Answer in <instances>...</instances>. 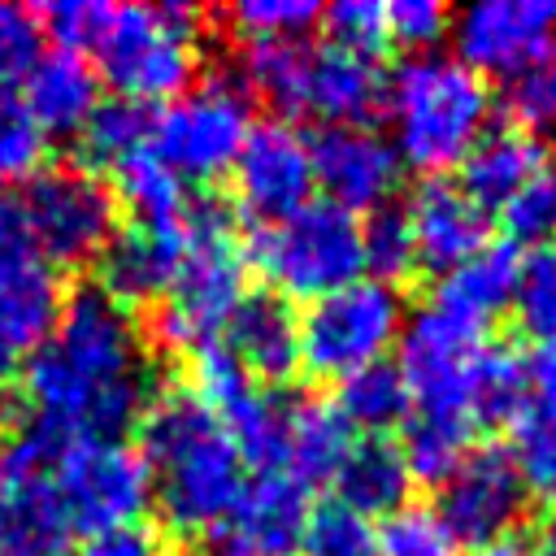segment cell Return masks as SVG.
<instances>
[{
  "instance_id": "cell-1",
  "label": "cell",
  "mask_w": 556,
  "mask_h": 556,
  "mask_svg": "<svg viewBox=\"0 0 556 556\" xmlns=\"http://www.w3.org/2000/svg\"><path fill=\"white\" fill-rule=\"evenodd\" d=\"M148 348L139 321L100 287L61 300V313L26 361L35 426L56 434L117 439L148 408Z\"/></svg>"
},
{
  "instance_id": "cell-2",
  "label": "cell",
  "mask_w": 556,
  "mask_h": 556,
  "mask_svg": "<svg viewBox=\"0 0 556 556\" xmlns=\"http://www.w3.org/2000/svg\"><path fill=\"white\" fill-rule=\"evenodd\" d=\"M39 22L61 48L78 56L87 52L96 61V78L130 104H169L191 87L200 65V13L191 4L56 0L39 13Z\"/></svg>"
},
{
  "instance_id": "cell-3",
  "label": "cell",
  "mask_w": 556,
  "mask_h": 556,
  "mask_svg": "<svg viewBox=\"0 0 556 556\" xmlns=\"http://www.w3.org/2000/svg\"><path fill=\"white\" fill-rule=\"evenodd\" d=\"M139 460L165 526L178 534H213L226 526L248 486V460L230 430L187 387L161 391L139 413Z\"/></svg>"
},
{
  "instance_id": "cell-4",
  "label": "cell",
  "mask_w": 556,
  "mask_h": 556,
  "mask_svg": "<svg viewBox=\"0 0 556 556\" xmlns=\"http://www.w3.org/2000/svg\"><path fill=\"white\" fill-rule=\"evenodd\" d=\"M382 104L391 117V143L413 169L439 174L486 135L491 91L469 65L447 52H413L382 83Z\"/></svg>"
},
{
  "instance_id": "cell-5",
  "label": "cell",
  "mask_w": 556,
  "mask_h": 556,
  "mask_svg": "<svg viewBox=\"0 0 556 556\" xmlns=\"http://www.w3.org/2000/svg\"><path fill=\"white\" fill-rule=\"evenodd\" d=\"M243 74L282 113H308L326 126H365V117L382 100L378 65L334 43H252L243 56Z\"/></svg>"
},
{
  "instance_id": "cell-6",
  "label": "cell",
  "mask_w": 556,
  "mask_h": 556,
  "mask_svg": "<svg viewBox=\"0 0 556 556\" xmlns=\"http://www.w3.org/2000/svg\"><path fill=\"white\" fill-rule=\"evenodd\" d=\"M243 295V256L226 213L217 204H191L187 252L156 317L161 343L187 352L191 361L222 348V330Z\"/></svg>"
},
{
  "instance_id": "cell-7",
  "label": "cell",
  "mask_w": 556,
  "mask_h": 556,
  "mask_svg": "<svg viewBox=\"0 0 556 556\" xmlns=\"http://www.w3.org/2000/svg\"><path fill=\"white\" fill-rule=\"evenodd\" d=\"M252 256L278 291L321 300L361 278V222L330 200H308L291 217L261 226Z\"/></svg>"
},
{
  "instance_id": "cell-8",
  "label": "cell",
  "mask_w": 556,
  "mask_h": 556,
  "mask_svg": "<svg viewBox=\"0 0 556 556\" xmlns=\"http://www.w3.org/2000/svg\"><path fill=\"white\" fill-rule=\"evenodd\" d=\"M52 486L70 517V530H126L139 526L152 482L135 447L122 439H96V434H56L52 443Z\"/></svg>"
},
{
  "instance_id": "cell-9",
  "label": "cell",
  "mask_w": 556,
  "mask_h": 556,
  "mask_svg": "<svg viewBox=\"0 0 556 556\" xmlns=\"http://www.w3.org/2000/svg\"><path fill=\"white\" fill-rule=\"evenodd\" d=\"M404 330V304L395 287L378 278H356L308 304L300 317V365L317 378H348L369 369L395 348Z\"/></svg>"
},
{
  "instance_id": "cell-10",
  "label": "cell",
  "mask_w": 556,
  "mask_h": 556,
  "mask_svg": "<svg viewBox=\"0 0 556 556\" xmlns=\"http://www.w3.org/2000/svg\"><path fill=\"white\" fill-rule=\"evenodd\" d=\"M13 213H17V226L30 239V248L52 269L96 261L117 230L113 191L100 182V174H91L83 165L39 169L26 182Z\"/></svg>"
},
{
  "instance_id": "cell-11",
  "label": "cell",
  "mask_w": 556,
  "mask_h": 556,
  "mask_svg": "<svg viewBox=\"0 0 556 556\" xmlns=\"http://www.w3.org/2000/svg\"><path fill=\"white\" fill-rule=\"evenodd\" d=\"M252 135V104L235 78H204L152 117V156L178 178H217Z\"/></svg>"
},
{
  "instance_id": "cell-12",
  "label": "cell",
  "mask_w": 556,
  "mask_h": 556,
  "mask_svg": "<svg viewBox=\"0 0 556 556\" xmlns=\"http://www.w3.org/2000/svg\"><path fill=\"white\" fill-rule=\"evenodd\" d=\"M400 378L417 413H447L469 421V387L482 365V326L447 313L443 304L417 308L400 330Z\"/></svg>"
},
{
  "instance_id": "cell-13",
  "label": "cell",
  "mask_w": 556,
  "mask_h": 556,
  "mask_svg": "<svg viewBox=\"0 0 556 556\" xmlns=\"http://www.w3.org/2000/svg\"><path fill=\"white\" fill-rule=\"evenodd\" d=\"M52 443L56 430L26 426L0 456V556H61L74 534L48 469Z\"/></svg>"
},
{
  "instance_id": "cell-14",
  "label": "cell",
  "mask_w": 556,
  "mask_h": 556,
  "mask_svg": "<svg viewBox=\"0 0 556 556\" xmlns=\"http://www.w3.org/2000/svg\"><path fill=\"white\" fill-rule=\"evenodd\" d=\"M452 43L478 78H521L556 48V0H478L452 13Z\"/></svg>"
},
{
  "instance_id": "cell-15",
  "label": "cell",
  "mask_w": 556,
  "mask_h": 556,
  "mask_svg": "<svg viewBox=\"0 0 556 556\" xmlns=\"http://www.w3.org/2000/svg\"><path fill=\"white\" fill-rule=\"evenodd\" d=\"M61 313V278L30 248L17 213L0 230V382H9L48 339Z\"/></svg>"
},
{
  "instance_id": "cell-16",
  "label": "cell",
  "mask_w": 556,
  "mask_h": 556,
  "mask_svg": "<svg viewBox=\"0 0 556 556\" xmlns=\"http://www.w3.org/2000/svg\"><path fill=\"white\" fill-rule=\"evenodd\" d=\"M526 513V486L500 447L469 452L443 482H439V508L434 517L456 543H473L478 552L491 543H504V534Z\"/></svg>"
},
{
  "instance_id": "cell-17",
  "label": "cell",
  "mask_w": 556,
  "mask_h": 556,
  "mask_svg": "<svg viewBox=\"0 0 556 556\" xmlns=\"http://www.w3.org/2000/svg\"><path fill=\"white\" fill-rule=\"evenodd\" d=\"M308 156H313V187H321L326 200L348 213L387 208L404 174L395 143L369 126H321L308 139Z\"/></svg>"
},
{
  "instance_id": "cell-18",
  "label": "cell",
  "mask_w": 556,
  "mask_h": 556,
  "mask_svg": "<svg viewBox=\"0 0 556 556\" xmlns=\"http://www.w3.org/2000/svg\"><path fill=\"white\" fill-rule=\"evenodd\" d=\"M230 174H235L239 208H248L265 226L282 222L295 208H304L308 195H313L308 139L295 126H287V122H261L243 139Z\"/></svg>"
},
{
  "instance_id": "cell-19",
  "label": "cell",
  "mask_w": 556,
  "mask_h": 556,
  "mask_svg": "<svg viewBox=\"0 0 556 556\" xmlns=\"http://www.w3.org/2000/svg\"><path fill=\"white\" fill-rule=\"evenodd\" d=\"M187 230H191V208L182 222H130L113 230V239L100 252V291H109L126 308L165 295L182 265Z\"/></svg>"
},
{
  "instance_id": "cell-20",
  "label": "cell",
  "mask_w": 556,
  "mask_h": 556,
  "mask_svg": "<svg viewBox=\"0 0 556 556\" xmlns=\"http://www.w3.org/2000/svg\"><path fill=\"white\" fill-rule=\"evenodd\" d=\"M404 217L413 230L417 261L439 269V274L456 269L460 261H469L478 248L491 243L486 239V208L460 182H447V178H426L408 195Z\"/></svg>"
},
{
  "instance_id": "cell-21",
  "label": "cell",
  "mask_w": 556,
  "mask_h": 556,
  "mask_svg": "<svg viewBox=\"0 0 556 556\" xmlns=\"http://www.w3.org/2000/svg\"><path fill=\"white\" fill-rule=\"evenodd\" d=\"M17 96L43 135H83V126L100 109V78L87 56L70 48H52L39 52L35 65L22 74Z\"/></svg>"
},
{
  "instance_id": "cell-22",
  "label": "cell",
  "mask_w": 556,
  "mask_h": 556,
  "mask_svg": "<svg viewBox=\"0 0 556 556\" xmlns=\"http://www.w3.org/2000/svg\"><path fill=\"white\" fill-rule=\"evenodd\" d=\"M226 356L265 382H282L300 365V317L278 295H243L222 330Z\"/></svg>"
},
{
  "instance_id": "cell-23",
  "label": "cell",
  "mask_w": 556,
  "mask_h": 556,
  "mask_svg": "<svg viewBox=\"0 0 556 556\" xmlns=\"http://www.w3.org/2000/svg\"><path fill=\"white\" fill-rule=\"evenodd\" d=\"M230 526L235 547L252 556H291L308 526V486H300L282 469H261V478L243 486Z\"/></svg>"
},
{
  "instance_id": "cell-24",
  "label": "cell",
  "mask_w": 556,
  "mask_h": 556,
  "mask_svg": "<svg viewBox=\"0 0 556 556\" xmlns=\"http://www.w3.org/2000/svg\"><path fill=\"white\" fill-rule=\"evenodd\" d=\"M547 165L543 143L526 126L486 130L460 161V187L482 208H504L539 169Z\"/></svg>"
},
{
  "instance_id": "cell-25",
  "label": "cell",
  "mask_w": 556,
  "mask_h": 556,
  "mask_svg": "<svg viewBox=\"0 0 556 556\" xmlns=\"http://www.w3.org/2000/svg\"><path fill=\"white\" fill-rule=\"evenodd\" d=\"M352 452V430L334 413V404L317 400H287V426H282V460L278 469L295 478L300 486L326 482L339 473V465Z\"/></svg>"
},
{
  "instance_id": "cell-26",
  "label": "cell",
  "mask_w": 556,
  "mask_h": 556,
  "mask_svg": "<svg viewBox=\"0 0 556 556\" xmlns=\"http://www.w3.org/2000/svg\"><path fill=\"white\" fill-rule=\"evenodd\" d=\"M517 269H521V256L513 243H486L469 261H460L456 269L443 274L434 304H443L447 313H456L473 326H486L495 313H504L513 304Z\"/></svg>"
},
{
  "instance_id": "cell-27",
  "label": "cell",
  "mask_w": 556,
  "mask_h": 556,
  "mask_svg": "<svg viewBox=\"0 0 556 556\" xmlns=\"http://www.w3.org/2000/svg\"><path fill=\"white\" fill-rule=\"evenodd\" d=\"M339 486V504L361 513V517H391L400 508H408V491H413V473L400 456V447L382 443V439H365L352 443L348 460L334 473Z\"/></svg>"
},
{
  "instance_id": "cell-28",
  "label": "cell",
  "mask_w": 556,
  "mask_h": 556,
  "mask_svg": "<svg viewBox=\"0 0 556 556\" xmlns=\"http://www.w3.org/2000/svg\"><path fill=\"white\" fill-rule=\"evenodd\" d=\"M508 460L526 495H534L556 517V400H534L513 417Z\"/></svg>"
},
{
  "instance_id": "cell-29",
  "label": "cell",
  "mask_w": 556,
  "mask_h": 556,
  "mask_svg": "<svg viewBox=\"0 0 556 556\" xmlns=\"http://www.w3.org/2000/svg\"><path fill=\"white\" fill-rule=\"evenodd\" d=\"M408 387L395 365L378 361L369 369H356L339 378V400L334 413L348 421V430H387L408 417Z\"/></svg>"
},
{
  "instance_id": "cell-30",
  "label": "cell",
  "mask_w": 556,
  "mask_h": 556,
  "mask_svg": "<svg viewBox=\"0 0 556 556\" xmlns=\"http://www.w3.org/2000/svg\"><path fill=\"white\" fill-rule=\"evenodd\" d=\"M473 426L460 421V417H447V413H413L408 417V430H404V465L413 478H426V482H443L473 447Z\"/></svg>"
},
{
  "instance_id": "cell-31",
  "label": "cell",
  "mask_w": 556,
  "mask_h": 556,
  "mask_svg": "<svg viewBox=\"0 0 556 556\" xmlns=\"http://www.w3.org/2000/svg\"><path fill=\"white\" fill-rule=\"evenodd\" d=\"M530 382H526V361L508 348L486 343L482 365L473 374L469 387V426H495V421H513L526 408Z\"/></svg>"
},
{
  "instance_id": "cell-32",
  "label": "cell",
  "mask_w": 556,
  "mask_h": 556,
  "mask_svg": "<svg viewBox=\"0 0 556 556\" xmlns=\"http://www.w3.org/2000/svg\"><path fill=\"white\" fill-rule=\"evenodd\" d=\"M113 174H117L126 204L135 208V222H182L187 217V208H191L187 187L169 165H161L152 156V148L122 161Z\"/></svg>"
},
{
  "instance_id": "cell-33",
  "label": "cell",
  "mask_w": 556,
  "mask_h": 556,
  "mask_svg": "<svg viewBox=\"0 0 556 556\" xmlns=\"http://www.w3.org/2000/svg\"><path fill=\"white\" fill-rule=\"evenodd\" d=\"M148 148H152V113L143 104H130V100L100 104L91 113V122L83 126V152L96 165L117 169L122 161H130Z\"/></svg>"
},
{
  "instance_id": "cell-34",
  "label": "cell",
  "mask_w": 556,
  "mask_h": 556,
  "mask_svg": "<svg viewBox=\"0 0 556 556\" xmlns=\"http://www.w3.org/2000/svg\"><path fill=\"white\" fill-rule=\"evenodd\" d=\"M508 308H517V321L539 343L556 339V243H543L521 261Z\"/></svg>"
},
{
  "instance_id": "cell-35",
  "label": "cell",
  "mask_w": 556,
  "mask_h": 556,
  "mask_svg": "<svg viewBox=\"0 0 556 556\" xmlns=\"http://www.w3.org/2000/svg\"><path fill=\"white\" fill-rule=\"evenodd\" d=\"M48 152V135L39 130V122L30 117V109L22 104L17 91L0 87V182H30L43 165Z\"/></svg>"
},
{
  "instance_id": "cell-36",
  "label": "cell",
  "mask_w": 556,
  "mask_h": 556,
  "mask_svg": "<svg viewBox=\"0 0 556 556\" xmlns=\"http://www.w3.org/2000/svg\"><path fill=\"white\" fill-rule=\"evenodd\" d=\"M361 261L365 269H374L378 282H395L417 265V248H413V230L404 208H374L369 222L361 226Z\"/></svg>"
},
{
  "instance_id": "cell-37",
  "label": "cell",
  "mask_w": 556,
  "mask_h": 556,
  "mask_svg": "<svg viewBox=\"0 0 556 556\" xmlns=\"http://www.w3.org/2000/svg\"><path fill=\"white\" fill-rule=\"evenodd\" d=\"M300 552L304 556H378V530L369 517H361L334 500V504L308 513Z\"/></svg>"
},
{
  "instance_id": "cell-38",
  "label": "cell",
  "mask_w": 556,
  "mask_h": 556,
  "mask_svg": "<svg viewBox=\"0 0 556 556\" xmlns=\"http://www.w3.org/2000/svg\"><path fill=\"white\" fill-rule=\"evenodd\" d=\"M500 213L513 243H534V248L556 243V169L543 165Z\"/></svg>"
},
{
  "instance_id": "cell-39",
  "label": "cell",
  "mask_w": 556,
  "mask_h": 556,
  "mask_svg": "<svg viewBox=\"0 0 556 556\" xmlns=\"http://www.w3.org/2000/svg\"><path fill=\"white\" fill-rule=\"evenodd\" d=\"M378 556H460V543L430 508H400L378 530Z\"/></svg>"
},
{
  "instance_id": "cell-40",
  "label": "cell",
  "mask_w": 556,
  "mask_h": 556,
  "mask_svg": "<svg viewBox=\"0 0 556 556\" xmlns=\"http://www.w3.org/2000/svg\"><path fill=\"white\" fill-rule=\"evenodd\" d=\"M321 9L313 0H243L230 9L235 30H243L252 43H274V39H300Z\"/></svg>"
},
{
  "instance_id": "cell-41",
  "label": "cell",
  "mask_w": 556,
  "mask_h": 556,
  "mask_svg": "<svg viewBox=\"0 0 556 556\" xmlns=\"http://www.w3.org/2000/svg\"><path fill=\"white\" fill-rule=\"evenodd\" d=\"M321 17H326V30H330V43L348 48L356 56L374 61L391 43L387 4H378V0H339V4L321 9Z\"/></svg>"
},
{
  "instance_id": "cell-42",
  "label": "cell",
  "mask_w": 556,
  "mask_h": 556,
  "mask_svg": "<svg viewBox=\"0 0 556 556\" xmlns=\"http://www.w3.org/2000/svg\"><path fill=\"white\" fill-rule=\"evenodd\" d=\"M387 30L413 52H434V43L452 30V13L439 0H395L387 4Z\"/></svg>"
},
{
  "instance_id": "cell-43",
  "label": "cell",
  "mask_w": 556,
  "mask_h": 556,
  "mask_svg": "<svg viewBox=\"0 0 556 556\" xmlns=\"http://www.w3.org/2000/svg\"><path fill=\"white\" fill-rule=\"evenodd\" d=\"M43 22L39 13H30L26 4H9L0 0V78L9 74H26L35 65V56L43 52Z\"/></svg>"
},
{
  "instance_id": "cell-44",
  "label": "cell",
  "mask_w": 556,
  "mask_h": 556,
  "mask_svg": "<svg viewBox=\"0 0 556 556\" xmlns=\"http://www.w3.org/2000/svg\"><path fill=\"white\" fill-rule=\"evenodd\" d=\"M508 100H513V113L526 122V130L530 126H539V130L556 126V48L539 65H530L521 78H513Z\"/></svg>"
},
{
  "instance_id": "cell-45",
  "label": "cell",
  "mask_w": 556,
  "mask_h": 556,
  "mask_svg": "<svg viewBox=\"0 0 556 556\" xmlns=\"http://www.w3.org/2000/svg\"><path fill=\"white\" fill-rule=\"evenodd\" d=\"M83 556H174L152 530L143 526H126V530H109V534H91Z\"/></svg>"
},
{
  "instance_id": "cell-46",
  "label": "cell",
  "mask_w": 556,
  "mask_h": 556,
  "mask_svg": "<svg viewBox=\"0 0 556 556\" xmlns=\"http://www.w3.org/2000/svg\"><path fill=\"white\" fill-rule=\"evenodd\" d=\"M526 382L539 391V400H556V339H543L526 356Z\"/></svg>"
},
{
  "instance_id": "cell-47",
  "label": "cell",
  "mask_w": 556,
  "mask_h": 556,
  "mask_svg": "<svg viewBox=\"0 0 556 556\" xmlns=\"http://www.w3.org/2000/svg\"><path fill=\"white\" fill-rule=\"evenodd\" d=\"M478 556H534L530 547H521V543H513V539H504V543H491V547H482Z\"/></svg>"
},
{
  "instance_id": "cell-48",
  "label": "cell",
  "mask_w": 556,
  "mask_h": 556,
  "mask_svg": "<svg viewBox=\"0 0 556 556\" xmlns=\"http://www.w3.org/2000/svg\"><path fill=\"white\" fill-rule=\"evenodd\" d=\"M213 556H252V552H243V547L230 543V547H222V552H213Z\"/></svg>"
},
{
  "instance_id": "cell-49",
  "label": "cell",
  "mask_w": 556,
  "mask_h": 556,
  "mask_svg": "<svg viewBox=\"0 0 556 556\" xmlns=\"http://www.w3.org/2000/svg\"><path fill=\"white\" fill-rule=\"evenodd\" d=\"M543 556H556V534H547V539H543Z\"/></svg>"
},
{
  "instance_id": "cell-50",
  "label": "cell",
  "mask_w": 556,
  "mask_h": 556,
  "mask_svg": "<svg viewBox=\"0 0 556 556\" xmlns=\"http://www.w3.org/2000/svg\"><path fill=\"white\" fill-rule=\"evenodd\" d=\"M9 217H13V208H4V204H0V230L9 226Z\"/></svg>"
}]
</instances>
